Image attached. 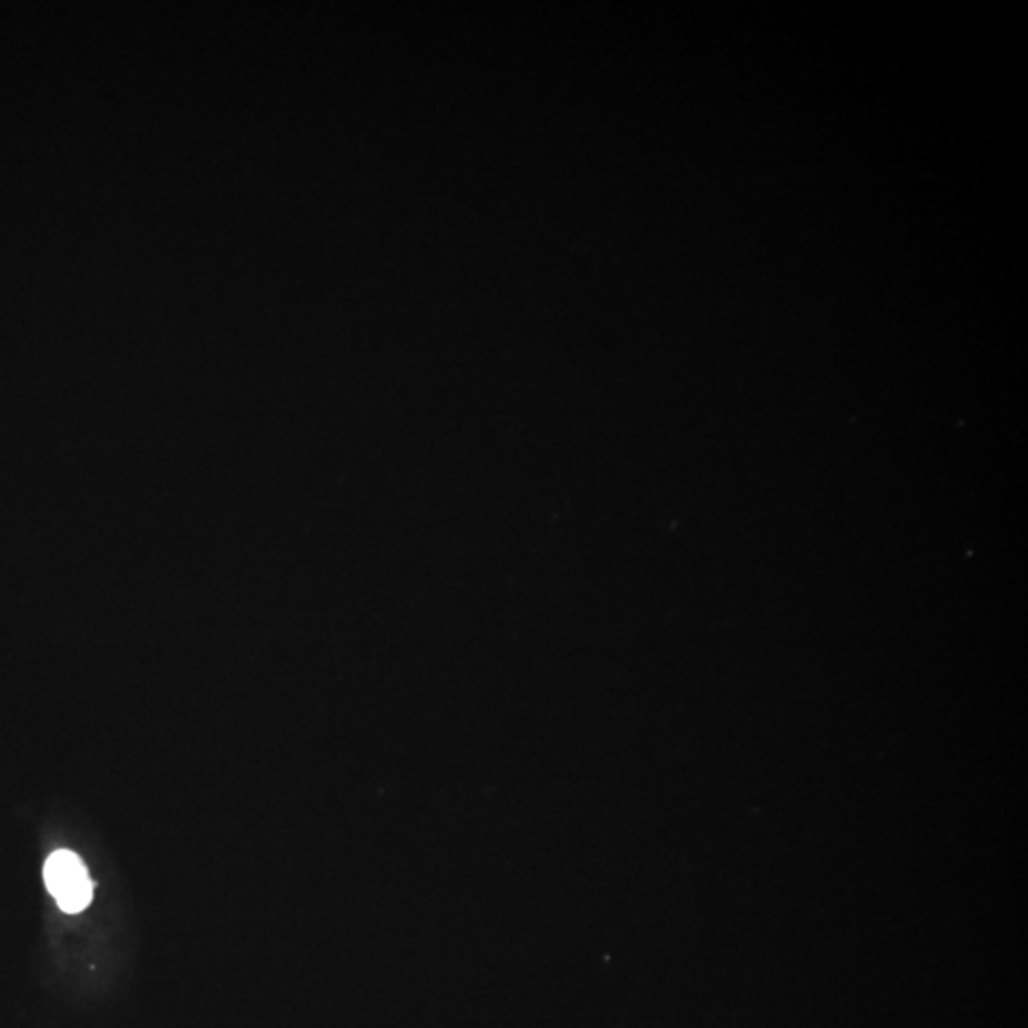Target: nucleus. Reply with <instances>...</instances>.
Segmentation results:
<instances>
[{
  "mask_svg": "<svg viewBox=\"0 0 1028 1028\" xmlns=\"http://www.w3.org/2000/svg\"><path fill=\"white\" fill-rule=\"evenodd\" d=\"M44 882L61 910L82 913L92 900V881L79 855L60 849L50 855L44 865Z\"/></svg>",
  "mask_w": 1028,
  "mask_h": 1028,
  "instance_id": "obj_1",
  "label": "nucleus"
}]
</instances>
